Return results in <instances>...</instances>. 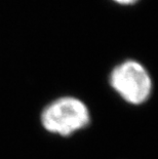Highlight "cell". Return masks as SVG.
Listing matches in <instances>:
<instances>
[{
    "instance_id": "cell-1",
    "label": "cell",
    "mask_w": 158,
    "mask_h": 159,
    "mask_svg": "<svg viewBox=\"0 0 158 159\" xmlns=\"http://www.w3.org/2000/svg\"><path fill=\"white\" fill-rule=\"evenodd\" d=\"M40 122L50 134L69 137L89 124L90 114L81 100L66 96L46 105L40 115Z\"/></svg>"
},
{
    "instance_id": "cell-2",
    "label": "cell",
    "mask_w": 158,
    "mask_h": 159,
    "mask_svg": "<svg viewBox=\"0 0 158 159\" xmlns=\"http://www.w3.org/2000/svg\"><path fill=\"white\" fill-rule=\"evenodd\" d=\"M109 82L125 102L133 105L145 103L152 91L149 72L142 64L133 60L124 61L114 67Z\"/></svg>"
},
{
    "instance_id": "cell-3",
    "label": "cell",
    "mask_w": 158,
    "mask_h": 159,
    "mask_svg": "<svg viewBox=\"0 0 158 159\" xmlns=\"http://www.w3.org/2000/svg\"><path fill=\"white\" fill-rule=\"evenodd\" d=\"M112 1L118 3V4H121V5H130V4L136 3L137 1H139V0H112Z\"/></svg>"
}]
</instances>
